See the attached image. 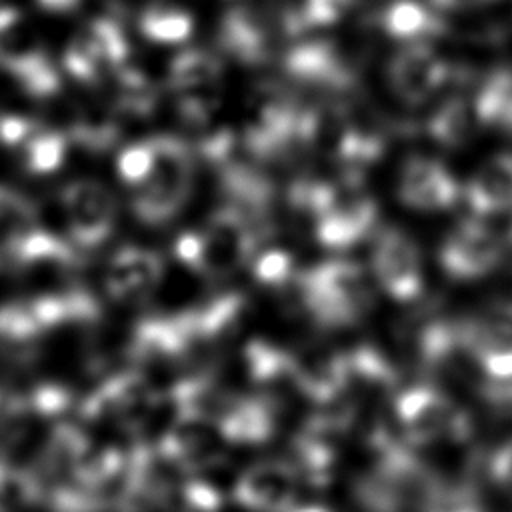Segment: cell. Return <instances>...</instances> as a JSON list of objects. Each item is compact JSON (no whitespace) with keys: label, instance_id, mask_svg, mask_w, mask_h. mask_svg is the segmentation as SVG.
<instances>
[{"label":"cell","instance_id":"cell-19","mask_svg":"<svg viewBox=\"0 0 512 512\" xmlns=\"http://www.w3.org/2000/svg\"><path fill=\"white\" fill-rule=\"evenodd\" d=\"M464 198L476 216L512 208V154L496 152L484 160L464 186Z\"/></svg>","mask_w":512,"mask_h":512},{"label":"cell","instance_id":"cell-18","mask_svg":"<svg viewBox=\"0 0 512 512\" xmlns=\"http://www.w3.org/2000/svg\"><path fill=\"white\" fill-rule=\"evenodd\" d=\"M294 388L320 406L338 402L346 394L344 352L306 348L292 352Z\"/></svg>","mask_w":512,"mask_h":512},{"label":"cell","instance_id":"cell-23","mask_svg":"<svg viewBox=\"0 0 512 512\" xmlns=\"http://www.w3.org/2000/svg\"><path fill=\"white\" fill-rule=\"evenodd\" d=\"M382 28L388 36L412 44L440 36L444 22L434 6H426L420 0H394L382 12Z\"/></svg>","mask_w":512,"mask_h":512},{"label":"cell","instance_id":"cell-11","mask_svg":"<svg viewBox=\"0 0 512 512\" xmlns=\"http://www.w3.org/2000/svg\"><path fill=\"white\" fill-rule=\"evenodd\" d=\"M450 64L428 44H404L388 64V84L406 104H424L450 80Z\"/></svg>","mask_w":512,"mask_h":512},{"label":"cell","instance_id":"cell-13","mask_svg":"<svg viewBox=\"0 0 512 512\" xmlns=\"http://www.w3.org/2000/svg\"><path fill=\"white\" fill-rule=\"evenodd\" d=\"M398 200L420 212L448 210L460 198V186L452 172L430 156H410L398 174Z\"/></svg>","mask_w":512,"mask_h":512},{"label":"cell","instance_id":"cell-2","mask_svg":"<svg viewBox=\"0 0 512 512\" xmlns=\"http://www.w3.org/2000/svg\"><path fill=\"white\" fill-rule=\"evenodd\" d=\"M300 306L322 328H346L374 306V288L366 270L352 260H326L298 272L294 282Z\"/></svg>","mask_w":512,"mask_h":512},{"label":"cell","instance_id":"cell-32","mask_svg":"<svg viewBox=\"0 0 512 512\" xmlns=\"http://www.w3.org/2000/svg\"><path fill=\"white\" fill-rule=\"evenodd\" d=\"M36 226L34 204L24 194L0 186V266L10 262L16 242Z\"/></svg>","mask_w":512,"mask_h":512},{"label":"cell","instance_id":"cell-17","mask_svg":"<svg viewBox=\"0 0 512 512\" xmlns=\"http://www.w3.org/2000/svg\"><path fill=\"white\" fill-rule=\"evenodd\" d=\"M198 344L188 312L172 316H148L140 320L130 336V356L138 362L178 360Z\"/></svg>","mask_w":512,"mask_h":512},{"label":"cell","instance_id":"cell-28","mask_svg":"<svg viewBox=\"0 0 512 512\" xmlns=\"http://www.w3.org/2000/svg\"><path fill=\"white\" fill-rule=\"evenodd\" d=\"M90 450L88 436L74 424H56L42 444L34 472L44 480L74 470L80 458Z\"/></svg>","mask_w":512,"mask_h":512},{"label":"cell","instance_id":"cell-43","mask_svg":"<svg viewBox=\"0 0 512 512\" xmlns=\"http://www.w3.org/2000/svg\"><path fill=\"white\" fill-rule=\"evenodd\" d=\"M254 276L268 288H286L296 282L298 270L292 254L284 250H268L254 262Z\"/></svg>","mask_w":512,"mask_h":512},{"label":"cell","instance_id":"cell-16","mask_svg":"<svg viewBox=\"0 0 512 512\" xmlns=\"http://www.w3.org/2000/svg\"><path fill=\"white\" fill-rule=\"evenodd\" d=\"M378 220V206L370 196L354 194L336 200L314 220L316 240L328 250H348L368 238Z\"/></svg>","mask_w":512,"mask_h":512},{"label":"cell","instance_id":"cell-14","mask_svg":"<svg viewBox=\"0 0 512 512\" xmlns=\"http://www.w3.org/2000/svg\"><path fill=\"white\" fill-rule=\"evenodd\" d=\"M212 422L228 444H264L276 432V404L264 396H240L226 390Z\"/></svg>","mask_w":512,"mask_h":512},{"label":"cell","instance_id":"cell-21","mask_svg":"<svg viewBox=\"0 0 512 512\" xmlns=\"http://www.w3.org/2000/svg\"><path fill=\"white\" fill-rule=\"evenodd\" d=\"M26 302L42 332L70 322H92L100 316L98 300L84 288L40 294Z\"/></svg>","mask_w":512,"mask_h":512},{"label":"cell","instance_id":"cell-3","mask_svg":"<svg viewBox=\"0 0 512 512\" xmlns=\"http://www.w3.org/2000/svg\"><path fill=\"white\" fill-rule=\"evenodd\" d=\"M154 164L136 186L132 210L142 224H168L190 200L194 188V150L178 136H154Z\"/></svg>","mask_w":512,"mask_h":512},{"label":"cell","instance_id":"cell-20","mask_svg":"<svg viewBox=\"0 0 512 512\" xmlns=\"http://www.w3.org/2000/svg\"><path fill=\"white\" fill-rule=\"evenodd\" d=\"M220 44L240 62H262L268 54V32L258 12L246 6L228 10L220 24Z\"/></svg>","mask_w":512,"mask_h":512},{"label":"cell","instance_id":"cell-45","mask_svg":"<svg viewBox=\"0 0 512 512\" xmlns=\"http://www.w3.org/2000/svg\"><path fill=\"white\" fill-rule=\"evenodd\" d=\"M154 164V142L152 138L126 146L116 158V170L128 184L138 186L150 174Z\"/></svg>","mask_w":512,"mask_h":512},{"label":"cell","instance_id":"cell-35","mask_svg":"<svg viewBox=\"0 0 512 512\" xmlns=\"http://www.w3.org/2000/svg\"><path fill=\"white\" fill-rule=\"evenodd\" d=\"M138 28L154 44H182L192 34L194 18L182 8L156 4L140 14Z\"/></svg>","mask_w":512,"mask_h":512},{"label":"cell","instance_id":"cell-8","mask_svg":"<svg viewBox=\"0 0 512 512\" xmlns=\"http://www.w3.org/2000/svg\"><path fill=\"white\" fill-rule=\"evenodd\" d=\"M500 236L478 218L460 220L438 248L440 268L454 280H476L490 274L502 260Z\"/></svg>","mask_w":512,"mask_h":512},{"label":"cell","instance_id":"cell-40","mask_svg":"<svg viewBox=\"0 0 512 512\" xmlns=\"http://www.w3.org/2000/svg\"><path fill=\"white\" fill-rule=\"evenodd\" d=\"M76 144L90 152H106L120 138V126L108 114H82L70 130Z\"/></svg>","mask_w":512,"mask_h":512},{"label":"cell","instance_id":"cell-31","mask_svg":"<svg viewBox=\"0 0 512 512\" xmlns=\"http://www.w3.org/2000/svg\"><path fill=\"white\" fill-rule=\"evenodd\" d=\"M474 114L484 126L512 132V68L492 70L474 98Z\"/></svg>","mask_w":512,"mask_h":512},{"label":"cell","instance_id":"cell-9","mask_svg":"<svg viewBox=\"0 0 512 512\" xmlns=\"http://www.w3.org/2000/svg\"><path fill=\"white\" fill-rule=\"evenodd\" d=\"M60 200L70 236L82 248H94L112 234L118 206L114 194L102 182L74 180L62 188Z\"/></svg>","mask_w":512,"mask_h":512},{"label":"cell","instance_id":"cell-48","mask_svg":"<svg viewBox=\"0 0 512 512\" xmlns=\"http://www.w3.org/2000/svg\"><path fill=\"white\" fill-rule=\"evenodd\" d=\"M354 0H304L302 18L308 26H330L346 16Z\"/></svg>","mask_w":512,"mask_h":512},{"label":"cell","instance_id":"cell-39","mask_svg":"<svg viewBox=\"0 0 512 512\" xmlns=\"http://www.w3.org/2000/svg\"><path fill=\"white\" fill-rule=\"evenodd\" d=\"M420 512H486L472 480L446 482L438 476L436 488Z\"/></svg>","mask_w":512,"mask_h":512},{"label":"cell","instance_id":"cell-27","mask_svg":"<svg viewBox=\"0 0 512 512\" xmlns=\"http://www.w3.org/2000/svg\"><path fill=\"white\" fill-rule=\"evenodd\" d=\"M44 54L22 12L12 6L0 8V66L14 76Z\"/></svg>","mask_w":512,"mask_h":512},{"label":"cell","instance_id":"cell-42","mask_svg":"<svg viewBox=\"0 0 512 512\" xmlns=\"http://www.w3.org/2000/svg\"><path fill=\"white\" fill-rule=\"evenodd\" d=\"M18 84L34 98H48L54 96L60 90V74L50 62L48 54L32 60L28 66H24L20 72L14 74Z\"/></svg>","mask_w":512,"mask_h":512},{"label":"cell","instance_id":"cell-41","mask_svg":"<svg viewBox=\"0 0 512 512\" xmlns=\"http://www.w3.org/2000/svg\"><path fill=\"white\" fill-rule=\"evenodd\" d=\"M432 138L442 146H458L468 134V116L460 100H450L440 106L428 122Z\"/></svg>","mask_w":512,"mask_h":512},{"label":"cell","instance_id":"cell-6","mask_svg":"<svg viewBox=\"0 0 512 512\" xmlns=\"http://www.w3.org/2000/svg\"><path fill=\"white\" fill-rule=\"evenodd\" d=\"M372 276L396 302H412L424 286L422 254L416 240L400 228H382L372 246Z\"/></svg>","mask_w":512,"mask_h":512},{"label":"cell","instance_id":"cell-36","mask_svg":"<svg viewBox=\"0 0 512 512\" xmlns=\"http://www.w3.org/2000/svg\"><path fill=\"white\" fill-rule=\"evenodd\" d=\"M106 68H120L130 56V42L124 28L112 18H94L80 32Z\"/></svg>","mask_w":512,"mask_h":512},{"label":"cell","instance_id":"cell-46","mask_svg":"<svg viewBox=\"0 0 512 512\" xmlns=\"http://www.w3.org/2000/svg\"><path fill=\"white\" fill-rule=\"evenodd\" d=\"M174 502H178L188 512H220L224 498L222 494L200 478H188L176 486ZM172 502V504H174Z\"/></svg>","mask_w":512,"mask_h":512},{"label":"cell","instance_id":"cell-53","mask_svg":"<svg viewBox=\"0 0 512 512\" xmlns=\"http://www.w3.org/2000/svg\"><path fill=\"white\" fill-rule=\"evenodd\" d=\"M292 512H330V510H328V508H324V506H318V504H310V506L294 508Z\"/></svg>","mask_w":512,"mask_h":512},{"label":"cell","instance_id":"cell-10","mask_svg":"<svg viewBox=\"0 0 512 512\" xmlns=\"http://www.w3.org/2000/svg\"><path fill=\"white\" fill-rule=\"evenodd\" d=\"M222 442L218 426L196 412H176L172 426L160 438L156 450L186 474L208 470L222 462Z\"/></svg>","mask_w":512,"mask_h":512},{"label":"cell","instance_id":"cell-5","mask_svg":"<svg viewBox=\"0 0 512 512\" xmlns=\"http://www.w3.org/2000/svg\"><path fill=\"white\" fill-rule=\"evenodd\" d=\"M262 234L258 224L240 208L232 204L218 208L200 232L202 250L194 270L212 280L234 274L252 258Z\"/></svg>","mask_w":512,"mask_h":512},{"label":"cell","instance_id":"cell-29","mask_svg":"<svg viewBox=\"0 0 512 512\" xmlns=\"http://www.w3.org/2000/svg\"><path fill=\"white\" fill-rule=\"evenodd\" d=\"M222 62L204 48H188L176 54L168 66V84L174 92L192 94L214 86L222 76Z\"/></svg>","mask_w":512,"mask_h":512},{"label":"cell","instance_id":"cell-7","mask_svg":"<svg viewBox=\"0 0 512 512\" xmlns=\"http://www.w3.org/2000/svg\"><path fill=\"white\" fill-rule=\"evenodd\" d=\"M162 394L152 390L140 372H120L98 386L82 404V416L88 420H116L126 430H140Z\"/></svg>","mask_w":512,"mask_h":512},{"label":"cell","instance_id":"cell-24","mask_svg":"<svg viewBox=\"0 0 512 512\" xmlns=\"http://www.w3.org/2000/svg\"><path fill=\"white\" fill-rule=\"evenodd\" d=\"M460 322L476 362L488 350L512 346V300H494Z\"/></svg>","mask_w":512,"mask_h":512},{"label":"cell","instance_id":"cell-30","mask_svg":"<svg viewBox=\"0 0 512 512\" xmlns=\"http://www.w3.org/2000/svg\"><path fill=\"white\" fill-rule=\"evenodd\" d=\"M80 262H82L80 254L66 240L36 226L16 242L8 264H14V266L54 264L60 268H74Z\"/></svg>","mask_w":512,"mask_h":512},{"label":"cell","instance_id":"cell-54","mask_svg":"<svg viewBox=\"0 0 512 512\" xmlns=\"http://www.w3.org/2000/svg\"><path fill=\"white\" fill-rule=\"evenodd\" d=\"M506 242L512 246V220H510V224H508V232H506Z\"/></svg>","mask_w":512,"mask_h":512},{"label":"cell","instance_id":"cell-50","mask_svg":"<svg viewBox=\"0 0 512 512\" xmlns=\"http://www.w3.org/2000/svg\"><path fill=\"white\" fill-rule=\"evenodd\" d=\"M36 132V122L22 114H0V142L6 146L26 144Z\"/></svg>","mask_w":512,"mask_h":512},{"label":"cell","instance_id":"cell-4","mask_svg":"<svg viewBox=\"0 0 512 512\" xmlns=\"http://www.w3.org/2000/svg\"><path fill=\"white\" fill-rule=\"evenodd\" d=\"M402 434L412 446L438 442H466L472 436V418L450 396L430 384L410 386L394 400Z\"/></svg>","mask_w":512,"mask_h":512},{"label":"cell","instance_id":"cell-15","mask_svg":"<svg viewBox=\"0 0 512 512\" xmlns=\"http://www.w3.org/2000/svg\"><path fill=\"white\" fill-rule=\"evenodd\" d=\"M164 274V260L158 252L126 246L118 250L104 274V286L112 300L134 304L146 300Z\"/></svg>","mask_w":512,"mask_h":512},{"label":"cell","instance_id":"cell-34","mask_svg":"<svg viewBox=\"0 0 512 512\" xmlns=\"http://www.w3.org/2000/svg\"><path fill=\"white\" fill-rule=\"evenodd\" d=\"M246 372L254 384L276 386L292 382V352L282 350L266 340H252L244 350Z\"/></svg>","mask_w":512,"mask_h":512},{"label":"cell","instance_id":"cell-12","mask_svg":"<svg viewBox=\"0 0 512 512\" xmlns=\"http://www.w3.org/2000/svg\"><path fill=\"white\" fill-rule=\"evenodd\" d=\"M298 472L280 460L248 466L234 484V500L248 512H292L298 496Z\"/></svg>","mask_w":512,"mask_h":512},{"label":"cell","instance_id":"cell-44","mask_svg":"<svg viewBox=\"0 0 512 512\" xmlns=\"http://www.w3.org/2000/svg\"><path fill=\"white\" fill-rule=\"evenodd\" d=\"M64 68L72 78L82 82H96L106 70L102 60L98 58V54L82 34H78L68 44L64 52Z\"/></svg>","mask_w":512,"mask_h":512},{"label":"cell","instance_id":"cell-1","mask_svg":"<svg viewBox=\"0 0 512 512\" xmlns=\"http://www.w3.org/2000/svg\"><path fill=\"white\" fill-rule=\"evenodd\" d=\"M372 466L354 480L352 496L362 512H420L436 488L438 476L410 446L384 428L368 436Z\"/></svg>","mask_w":512,"mask_h":512},{"label":"cell","instance_id":"cell-26","mask_svg":"<svg viewBox=\"0 0 512 512\" xmlns=\"http://www.w3.org/2000/svg\"><path fill=\"white\" fill-rule=\"evenodd\" d=\"M346 392L356 388L364 394H390L398 386V370L372 346H356L344 352Z\"/></svg>","mask_w":512,"mask_h":512},{"label":"cell","instance_id":"cell-37","mask_svg":"<svg viewBox=\"0 0 512 512\" xmlns=\"http://www.w3.org/2000/svg\"><path fill=\"white\" fill-rule=\"evenodd\" d=\"M158 100V90L150 78L136 68H118L116 78V106L122 112L148 116Z\"/></svg>","mask_w":512,"mask_h":512},{"label":"cell","instance_id":"cell-38","mask_svg":"<svg viewBox=\"0 0 512 512\" xmlns=\"http://www.w3.org/2000/svg\"><path fill=\"white\" fill-rule=\"evenodd\" d=\"M66 150V134L58 130H36L24 144V166L30 174L36 176L52 174L62 166Z\"/></svg>","mask_w":512,"mask_h":512},{"label":"cell","instance_id":"cell-47","mask_svg":"<svg viewBox=\"0 0 512 512\" xmlns=\"http://www.w3.org/2000/svg\"><path fill=\"white\" fill-rule=\"evenodd\" d=\"M24 402L34 416L50 418L66 412V408L72 402V394L62 384L44 382V384H38L28 396H24Z\"/></svg>","mask_w":512,"mask_h":512},{"label":"cell","instance_id":"cell-25","mask_svg":"<svg viewBox=\"0 0 512 512\" xmlns=\"http://www.w3.org/2000/svg\"><path fill=\"white\" fill-rule=\"evenodd\" d=\"M192 330L200 342H218L232 336L246 314V296L240 292L222 294L202 306L188 308Z\"/></svg>","mask_w":512,"mask_h":512},{"label":"cell","instance_id":"cell-33","mask_svg":"<svg viewBox=\"0 0 512 512\" xmlns=\"http://www.w3.org/2000/svg\"><path fill=\"white\" fill-rule=\"evenodd\" d=\"M26 300L0 306V346L16 358L32 356L36 340L42 336Z\"/></svg>","mask_w":512,"mask_h":512},{"label":"cell","instance_id":"cell-52","mask_svg":"<svg viewBox=\"0 0 512 512\" xmlns=\"http://www.w3.org/2000/svg\"><path fill=\"white\" fill-rule=\"evenodd\" d=\"M38 4L50 12H70L80 4V0H38Z\"/></svg>","mask_w":512,"mask_h":512},{"label":"cell","instance_id":"cell-22","mask_svg":"<svg viewBox=\"0 0 512 512\" xmlns=\"http://www.w3.org/2000/svg\"><path fill=\"white\" fill-rule=\"evenodd\" d=\"M286 70L298 80L320 86H342L350 80L344 60L328 42H306L292 48L286 56Z\"/></svg>","mask_w":512,"mask_h":512},{"label":"cell","instance_id":"cell-51","mask_svg":"<svg viewBox=\"0 0 512 512\" xmlns=\"http://www.w3.org/2000/svg\"><path fill=\"white\" fill-rule=\"evenodd\" d=\"M202 250L200 232H182L174 242V254L190 268H196Z\"/></svg>","mask_w":512,"mask_h":512},{"label":"cell","instance_id":"cell-49","mask_svg":"<svg viewBox=\"0 0 512 512\" xmlns=\"http://www.w3.org/2000/svg\"><path fill=\"white\" fill-rule=\"evenodd\" d=\"M486 472L490 482L508 498H512V436H508L498 448L490 454Z\"/></svg>","mask_w":512,"mask_h":512}]
</instances>
